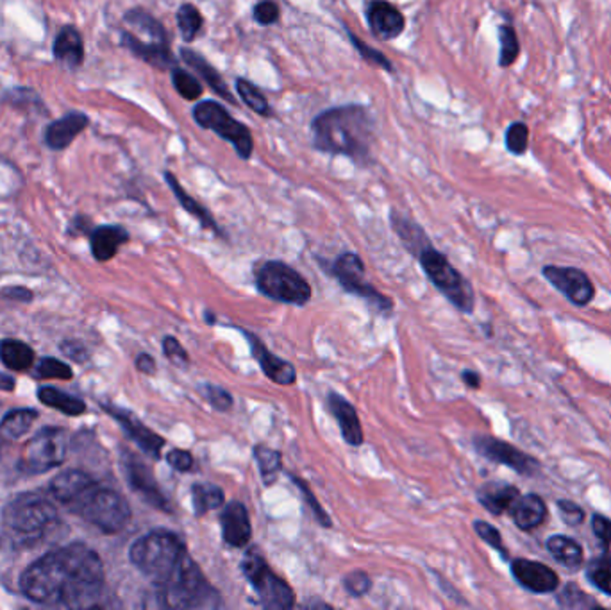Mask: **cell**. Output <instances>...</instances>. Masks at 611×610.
I'll return each mask as SVG.
<instances>
[{"label": "cell", "mask_w": 611, "mask_h": 610, "mask_svg": "<svg viewBox=\"0 0 611 610\" xmlns=\"http://www.w3.org/2000/svg\"><path fill=\"white\" fill-rule=\"evenodd\" d=\"M104 582L99 553L75 543L34 560L20 576V591L38 605L84 609L101 596Z\"/></svg>", "instance_id": "cell-1"}, {"label": "cell", "mask_w": 611, "mask_h": 610, "mask_svg": "<svg viewBox=\"0 0 611 610\" xmlns=\"http://www.w3.org/2000/svg\"><path fill=\"white\" fill-rule=\"evenodd\" d=\"M51 494L72 514L104 534L122 532L131 519L129 503L119 490L101 486L79 469L60 473L51 484Z\"/></svg>", "instance_id": "cell-2"}, {"label": "cell", "mask_w": 611, "mask_h": 610, "mask_svg": "<svg viewBox=\"0 0 611 610\" xmlns=\"http://www.w3.org/2000/svg\"><path fill=\"white\" fill-rule=\"evenodd\" d=\"M373 119L362 104H345L322 112L311 123L315 147L325 154H344L358 165L372 162Z\"/></svg>", "instance_id": "cell-3"}, {"label": "cell", "mask_w": 611, "mask_h": 610, "mask_svg": "<svg viewBox=\"0 0 611 610\" xmlns=\"http://www.w3.org/2000/svg\"><path fill=\"white\" fill-rule=\"evenodd\" d=\"M58 510L53 501L38 492H24L13 497L2 512V525L13 543L33 546L40 543L56 525Z\"/></svg>", "instance_id": "cell-4"}, {"label": "cell", "mask_w": 611, "mask_h": 610, "mask_svg": "<svg viewBox=\"0 0 611 610\" xmlns=\"http://www.w3.org/2000/svg\"><path fill=\"white\" fill-rule=\"evenodd\" d=\"M156 587L160 604L167 609H199L218 605L217 591L209 585L202 569L188 553H184L172 573Z\"/></svg>", "instance_id": "cell-5"}, {"label": "cell", "mask_w": 611, "mask_h": 610, "mask_svg": "<svg viewBox=\"0 0 611 610\" xmlns=\"http://www.w3.org/2000/svg\"><path fill=\"white\" fill-rule=\"evenodd\" d=\"M186 551L183 539L170 530H152L141 536L129 549L131 562L156 585L161 584L179 564Z\"/></svg>", "instance_id": "cell-6"}, {"label": "cell", "mask_w": 611, "mask_h": 610, "mask_svg": "<svg viewBox=\"0 0 611 610\" xmlns=\"http://www.w3.org/2000/svg\"><path fill=\"white\" fill-rule=\"evenodd\" d=\"M257 290L285 305L305 306L311 300V285L305 276L285 261L270 260L256 269Z\"/></svg>", "instance_id": "cell-7"}, {"label": "cell", "mask_w": 611, "mask_h": 610, "mask_svg": "<svg viewBox=\"0 0 611 610\" xmlns=\"http://www.w3.org/2000/svg\"><path fill=\"white\" fill-rule=\"evenodd\" d=\"M421 265L429 281L460 311L472 313L476 306V294L467 278L447 260L445 254L434 247H426L419 254Z\"/></svg>", "instance_id": "cell-8"}, {"label": "cell", "mask_w": 611, "mask_h": 610, "mask_svg": "<svg viewBox=\"0 0 611 610\" xmlns=\"http://www.w3.org/2000/svg\"><path fill=\"white\" fill-rule=\"evenodd\" d=\"M242 571L265 609L288 610L296 607L294 589L270 569L257 548L247 551Z\"/></svg>", "instance_id": "cell-9"}, {"label": "cell", "mask_w": 611, "mask_h": 610, "mask_svg": "<svg viewBox=\"0 0 611 610\" xmlns=\"http://www.w3.org/2000/svg\"><path fill=\"white\" fill-rule=\"evenodd\" d=\"M191 117L200 127L209 129L222 140L229 142L242 160L252 158L254 140L250 129L245 123L235 121L220 103L217 101L197 103L191 110Z\"/></svg>", "instance_id": "cell-10"}, {"label": "cell", "mask_w": 611, "mask_h": 610, "mask_svg": "<svg viewBox=\"0 0 611 610\" xmlns=\"http://www.w3.org/2000/svg\"><path fill=\"white\" fill-rule=\"evenodd\" d=\"M68 451V433L63 428H44L24 448L18 469L24 475H42L60 467Z\"/></svg>", "instance_id": "cell-11"}, {"label": "cell", "mask_w": 611, "mask_h": 610, "mask_svg": "<svg viewBox=\"0 0 611 610\" xmlns=\"http://www.w3.org/2000/svg\"><path fill=\"white\" fill-rule=\"evenodd\" d=\"M333 276L340 281V285L347 292L364 298L377 313L383 315L392 313L393 303L368 283L365 278V263L356 252L340 254L333 263Z\"/></svg>", "instance_id": "cell-12"}, {"label": "cell", "mask_w": 611, "mask_h": 610, "mask_svg": "<svg viewBox=\"0 0 611 610\" xmlns=\"http://www.w3.org/2000/svg\"><path fill=\"white\" fill-rule=\"evenodd\" d=\"M474 448L478 449L481 457L489 458L490 462L508 466L509 469H513L515 473L522 477L540 475V469H542L540 462L535 457L526 455L524 451H520L509 442H504L500 438L489 437V435H480L474 438Z\"/></svg>", "instance_id": "cell-13"}, {"label": "cell", "mask_w": 611, "mask_h": 610, "mask_svg": "<svg viewBox=\"0 0 611 610\" xmlns=\"http://www.w3.org/2000/svg\"><path fill=\"white\" fill-rule=\"evenodd\" d=\"M544 278L550 285L561 292L570 303L576 306H587L596 298V287L587 272L576 267H558L548 265L542 271Z\"/></svg>", "instance_id": "cell-14"}, {"label": "cell", "mask_w": 611, "mask_h": 610, "mask_svg": "<svg viewBox=\"0 0 611 610\" xmlns=\"http://www.w3.org/2000/svg\"><path fill=\"white\" fill-rule=\"evenodd\" d=\"M122 464L127 482H129L132 490H136L147 503H150L158 510L172 512V505L169 503L167 496L158 486L152 471L149 469V466L141 458L125 451L122 457Z\"/></svg>", "instance_id": "cell-15"}, {"label": "cell", "mask_w": 611, "mask_h": 610, "mask_svg": "<svg viewBox=\"0 0 611 610\" xmlns=\"http://www.w3.org/2000/svg\"><path fill=\"white\" fill-rule=\"evenodd\" d=\"M511 575L520 587L535 595H549L559 585V576L556 571L537 560L515 558L511 562Z\"/></svg>", "instance_id": "cell-16"}, {"label": "cell", "mask_w": 611, "mask_h": 610, "mask_svg": "<svg viewBox=\"0 0 611 610\" xmlns=\"http://www.w3.org/2000/svg\"><path fill=\"white\" fill-rule=\"evenodd\" d=\"M368 27L379 40H393L406 27L404 15L386 0H370L365 7Z\"/></svg>", "instance_id": "cell-17"}, {"label": "cell", "mask_w": 611, "mask_h": 610, "mask_svg": "<svg viewBox=\"0 0 611 610\" xmlns=\"http://www.w3.org/2000/svg\"><path fill=\"white\" fill-rule=\"evenodd\" d=\"M222 537L233 548H245L252 539V525L248 510L242 501H231L220 514Z\"/></svg>", "instance_id": "cell-18"}, {"label": "cell", "mask_w": 611, "mask_h": 610, "mask_svg": "<svg viewBox=\"0 0 611 610\" xmlns=\"http://www.w3.org/2000/svg\"><path fill=\"white\" fill-rule=\"evenodd\" d=\"M104 410L115 418L123 429L127 431V435L152 458H160L161 457V449L165 446V438L161 435H158L156 431H152L150 428L145 427L141 421H138L131 412L123 410V408H117L112 405H104Z\"/></svg>", "instance_id": "cell-19"}, {"label": "cell", "mask_w": 611, "mask_h": 610, "mask_svg": "<svg viewBox=\"0 0 611 610\" xmlns=\"http://www.w3.org/2000/svg\"><path fill=\"white\" fill-rule=\"evenodd\" d=\"M248 344H250V351H252V357L256 359V362L261 367V370L265 372V376L277 383V385H294L296 379H297V370L296 367L292 366L290 362L272 355L268 351V348L252 333L248 331H244Z\"/></svg>", "instance_id": "cell-20"}, {"label": "cell", "mask_w": 611, "mask_h": 610, "mask_svg": "<svg viewBox=\"0 0 611 610\" xmlns=\"http://www.w3.org/2000/svg\"><path fill=\"white\" fill-rule=\"evenodd\" d=\"M327 405H329V410H331L333 418L340 425L344 440L349 446H362L365 442V433H364V428H362L354 405L349 403L338 392H331L327 396Z\"/></svg>", "instance_id": "cell-21"}, {"label": "cell", "mask_w": 611, "mask_h": 610, "mask_svg": "<svg viewBox=\"0 0 611 610\" xmlns=\"http://www.w3.org/2000/svg\"><path fill=\"white\" fill-rule=\"evenodd\" d=\"M122 45L129 49L136 58L141 62L149 63L150 66L158 70H172L178 66V58L170 51V45L165 44H156V42H141L138 36L131 33H122Z\"/></svg>", "instance_id": "cell-22"}, {"label": "cell", "mask_w": 611, "mask_h": 610, "mask_svg": "<svg viewBox=\"0 0 611 610\" xmlns=\"http://www.w3.org/2000/svg\"><path fill=\"white\" fill-rule=\"evenodd\" d=\"M88 123H90V119L84 113H79V112L66 113L60 121H54L47 125L44 142L53 151H63L88 127Z\"/></svg>", "instance_id": "cell-23"}, {"label": "cell", "mask_w": 611, "mask_h": 610, "mask_svg": "<svg viewBox=\"0 0 611 610\" xmlns=\"http://www.w3.org/2000/svg\"><path fill=\"white\" fill-rule=\"evenodd\" d=\"M509 516L515 521L517 528L524 532L537 530L544 521L548 519V505L538 494H528L519 496L517 501L509 508Z\"/></svg>", "instance_id": "cell-24"}, {"label": "cell", "mask_w": 611, "mask_h": 610, "mask_svg": "<svg viewBox=\"0 0 611 610\" xmlns=\"http://www.w3.org/2000/svg\"><path fill=\"white\" fill-rule=\"evenodd\" d=\"M179 54H181V60L191 70H195L217 95H220V99H224L228 103H235V95L229 90L228 83L224 81V77L220 75V72L211 63L208 62L204 56H200L199 53H195L191 49H186V47H183L179 51Z\"/></svg>", "instance_id": "cell-25"}, {"label": "cell", "mask_w": 611, "mask_h": 610, "mask_svg": "<svg viewBox=\"0 0 611 610\" xmlns=\"http://www.w3.org/2000/svg\"><path fill=\"white\" fill-rule=\"evenodd\" d=\"M129 242V233L122 226H101L90 235V245L95 260L108 261L117 256L119 249Z\"/></svg>", "instance_id": "cell-26"}, {"label": "cell", "mask_w": 611, "mask_h": 610, "mask_svg": "<svg viewBox=\"0 0 611 610\" xmlns=\"http://www.w3.org/2000/svg\"><path fill=\"white\" fill-rule=\"evenodd\" d=\"M53 54L58 62L70 68H77L84 62V42L81 33L73 25H66L54 38Z\"/></svg>", "instance_id": "cell-27"}, {"label": "cell", "mask_w": 611, "mask_h": 610, "mask_svg": "<svg viewBox=\"0 0 611 610\" xmlns=\"http://www.w3.org/2000/svg\"><path fill=\"white\" fill-rule=\"evenodd\" d=\"M519 496H520V490L515 486L497 484V482L483 486L478 492L480 503L493 516H502L509 512L511 505L517 501Z\"/></svg>", "instance_id": "cell-28"}, {"label": "cell", "mask_w": 611, "mask_h": 610, "mask_svg": "<svg viewBox=\"0 0 611 610\" xmlns=\"http://www.w3.org/2000/svg\"><path fill=\"white\" fill-rule=\"evenodd\" d=\"M165 182L169 183L170 190H172L174 195L178 197L179 204L183 206L184 210H186L191 217H195V219L200 222L202 228L211 230L215 235H222V230H220V226L217 224V221L213 219V215L209 213V210L204 208L202 204H199L189 193H186L183 184L179 183V180H178L172 172H169V171L165 172Z\"/></svg>", "instance_id": "cell-29"}, {"label": "cell", "mask_w": 611, "mask_h": 610, "mask_svg": "<svg viewBox=\"0 0 611 610\" xmlns=\"http://www.w3.org/2000/svg\"><path fill=\"white\" fill-rule=\"evenodd\" d=\"M550 556L567 569H579L583 566V548L577 541L567 536H550L546 543Z\"/></svg>", "instance_id": "cell-30"}, {"label": "cell", "mask_w": 611, "mask_h": 610, "mask_svg": "<svg viewBox=\"0 0 611 610\" xmlns=\"http://www.w3.org/2000/svg\"><path fill=\"white\" fill-rule=\"evenodd\" d=\"M390 221H392V226H393L395 233L402 241V244L406 245L413 254L419 256L426 247L431 245L424 230L421 226H417L412 219H408V217H404L397 212H392Z\"/></svg>", "instance_id": "cell-31"}, {"label": "cell", "mask_w": 611, "mask_h": 610, "mask_svg": "<svg viewBox=\"0 0 611 610\" xmlns=\"http://www.w3.org/2000/svg\"><path fill=\"white\" fill-rule=\"evenodd\" d=\"M125 24H129L132 29L136 31H141L143 34H147L150 38V42H156V44H165L169 45V34H167V29L163 27L161 22H158L150 13H147L145 9L141 7H134V9H129L123 16Z\"/></svg>", "instance_id": "cell-32"}, {"label": "cell", "mask_w": 611, "mask_h": 610, "mask_svg": "<svg viewBox=\"0 0 611 610\" xmlns=\"http://www.w3.org/2000/svg\"><path fill=\"white\" fill-rule=\"evenodd\" d=\"M36 419L38 412L33 408H18L5 414V418L0 421V444L16 440L25 435Z\"/></svg>", "instance_id": "cell-33"}, {"label": "cell", "mask_w": 611, "mask_h": 610, "mask_svg": "<svg viewBox=\"0 0 611 610\" xmlns=\"http://www.w3.org/2000/svg\"><path fill=\"white\" fill-rule=\"evenodd\" d=\"M0 362L11 370H27L34 366V351L20 340L5 339L0 342Z\"/></svg>", "instance_id": "cell-34"}, {"label": "cell", "mask_w": 611, "mask_h": 610, "mask_svg": "<svg viewBox=\"0 0 611 610\" xmlns=\"http://www.w3.org/2000/svg\"><path fill=\"white\" fill-rule=\"evenodd\" d=\"M38 399L51 407V408H56L60 410L63 414L66 416H81L84 414L86 410V403L79 398H73V396H68L66 392H63L60 389H54V387H44L38 390Z\"/></svg>", "instance_id": "cell-35"}, {"label": "cell", "mask_w": 611, "mask_h": 610, "mask_svg": "<svg viewBox=\"0 0 611 610\" xmlns=\"http://www.w3.org/2000/svg\"><path fill=\"white\" fill-rule=\"evenodd\" d=\"M224 490L213 484H193L191 486V501L195 516H206L208 512L220 508L224 505Z\"/></svg>", "instance_id": "cell-36"}, {"label": "cell", "mask_w": 611, "mask_h": 610, "mask_svg": "<svg viewBox=\"0 0 611 610\" xmlns=\"http://www.w3.org/2000/svg\"><path fill=\"white\" fill-rule=\"evenodd\" d=\"M237 92L240 95V99L244 101L245 104L254 112L257 113L259 117H272L274 112L267 101V97L261 93V90L250 83L248 79H244V77H238L237 79Z\"/></svg>", "instance_id": "cell-37"}, {"label": "cell", "mask_w": 611, "mask_h": 610, "mask_svg": "<svg viewBox=\"0 0 611 610\" xmlns=\"http://www.w3.org/2000/svg\"><path fill=\"white\" fill-rule=\"evenodd\" d=\"M254 457H256V462L259 466V471H261V477L265 480L267 486L274 484V480L277 478L281 467H283V455L277 451V449H272L268 446H256L254 448Z\"/></svg>", "instance_id": "cell-38"}, {"label": "cell", "mask_w": 611, "mask_h": 610, "mask_svg": "<svg viewBox=\"0 0 611 610\" xmlns=\"http://www.w3.org/2000/svg\"><path fill=\"white\" fill-rule=\"evenodd\" d=\"M176 18H178V25H179L184 42L191 44L204 25V18H202L200 11L193 4L186 2L178 9Z\"/></svg>", "instance_id": "cell-39"}, {"label": "cell", "mask_w": 611, "mask_h": 610, "mask_svg": "<svg viewBox=\"0 0 611 610\" xmlns=\"http://www.w3.org/2000/svg\"><path fill=\"white\" fill-rule=\"evenodd\" d=\"M587 580L601 593L611 596V556L592 558L587 566Z\"/></svg>", "instance_id": "cell-40"}, {"label": "cell", "mask_w": 611, "mask_h": 610, "mask_svg": "<svg viewBox=\"0 0 611 610\" xmlns=\"http://www.w3.org/2000/svg\"><path fill=\"white\" fill-rule=\"evenodd\" d=\"M556 602L561 609H601V605L592 596H588L572 582L563 587V591L556 596Z\"/></svg>", "instance_id": "cell-41"}, {"label": "cell", "mask_w": 611, "mask_h": 610, "mask_svg": "<svg viewBox=\"0 0 611 610\" xmlns=\"http://www.w3.org/2000/svg\"><path fill=\"white\" fill-rule=\"evenodd\" d=\"M170 72H172V74H170V75H172V84H174L176 92H178L183 99L189 101V103H193V101H199V99L202 97L204 88H202V84L199 83V79H197L195 75H191L189 72H186V70L181 68L179 64L174 66Z\"/></svg>", "instance_id": "cell-42"}, {"label": "cell", "mask_w": 611, "mask_h": 610, "mask_svg": "<svg viewBox=\"0 0 611 610\" xmlns=\"http://www.w3.org/2000/svg\"><path fill=\"white\" fill-rule=\"evenodd\" d=\"M499 42H500V56H499V64L500 66H509L517 62L520 54V44L517 38V33L509 25H500L499 27Z\"/></svg>", "instance_id": "cell-43"}, {"label": "cell", "mask_w": 611, "mask_h": 610, "mask_svg": "<svg viewBox=\"0 0 611 610\" xmlns=\"http://www.w3.org/2000/svg\"><path fill=\"white\" fill-rule=\"evenodd\" d=\"M290 478L294 480V484H296L297 488L301 490V494H303V497H305L306 505L311 508V512H313L315 519L320 523V526H324V528H331L333 521H331L329 514L324 510V507L320 505V501L315 497V494H313L311 487L306 484L303 478H299V477H296V475H290Z\"/></svg>", "instance_id": "cell-44"}, {"label": "cell", "mask_w": 611, "mask_h": 610, "mask_svg": "<svg viewBox=\"0 0 611 610\" xmlns=\"http://www.w3.org/2000/svg\"><path fill=\"white\" fill-rule=\"evenodd\" d=\"M529 143V129L522 123H511L506 131V147L513 154H524Z\"/></svg>", "instance_id": "cell-45"}, {"label": "cell", "mask_w": 611, "mask_h": 610, "mask_svg": "<svg viewBox=\"0 0 611 610\" xmlns=\"http://www.w3.org/2000/svg\"><path fill=\"white\" fill-rule=\"evenodd\" d=\"M34 374L36 378H42V379H51V378L72 379L73 378V370L56 359L40 360L38 366L34 367Z\"/></svg>", "instance_id": "cell-46"}, {"label": "cell", "mask_w": 611, "mask_h": 610, "mask_svg": "<svg viewBox=\"0 0 611 610\" xmlns=\"http://www.w3.org/2000/svg\"><path fill=\"white\" fill-rule=\"evenodd\" d=\"M344 589L353 596V598H362L367 596L372 589V578L368 576V573L356 569L351 571L345 578H344Z\"/></svg>", "instance_id": "cell-47"}, {"label": "cell", "mask_w": 611, "mask_h": 610, "mask_svg": "<svg viewBox=\"0 0 611 610\" xmlns=\"http://www.w3.org/2000/svg\"><path fill=\"white\" fill-rule=\"evenodd\" d=\"M202 394H204V398L208 399V403H209L215 410H218V412H228V410H231L233 405H235L233 396H231L226 389H222V387H217V385H209V383H208V385L202 389Z\"/></svg>", "instance_id": "cell-48"}, {"label": "cell", "mask_w": 611, "mask_h": 610, "mask_svg": "<svg viewBox=\"0 0 611 610\" xmlns=\"http://www.w3.org/2000/svg\"><path fill=\"white\" fill-rule=\"evenodd\" d=\"M349 38H351V42L354 44V47H356V51L362 54V58L364 60H367V62L373 63L375 66H379V68H383V70H386V72H393L395 68H393V64H392V62L383 54V53H379V51H375V49H372V47H368L367 44H364L360 38H356L351 31H349Z\"/></svg>", "instance_id": "cell-49"}, {"label": "cell", "mask_w": 611, "mask_h": 610, "mask_svg": "<svg viewBox=\"0 0 611 610\" xmlns=\"http://www.w3.org/2000/svg\"><path fill=\"white\" fill-rule=\"evenodd\" d=\"M474 530H476V534H478L489 546L497 549V551L502 555V558H508V548L504 546L502 536H500V532H499L495 526H491L487 521H476V523H474Z\"/></svg>", "instance_id": "cell-50"}, {"label": "cell", "mask_w": 611, "mask_h": 610, "mask_svg": "<svg viewBox=\"0 0 611 610\" xmlns=\"http://www.w3.org/2000/svg\"><path fill=\"white\" fill-rule=\"evenodd\" d=\"M252 15L259 25H274L279 20V5L274 0H261L254 5Z\"/></svg>", "instance_id": "cell-51"}, {"label": "cell", "mask_w": 611, "mask_h": 610, "mask_svg": "<svg viewBox=\"0 0 611 610\" xmlns=\"http://www.w3.org/2000/svg\"><path fill=\"white\" fill-rule=\"evenodd\" d=\"M592 530L606 555L611 556V519L603 514L592 516Z\"/></svg>", "instance_id": "cell-52"}, {"label": "cell", "mask_w": 611, "mask_h": 610, "mask_svg": "<svg viewBox=\"0 0 611 610\" xmlns=\"http://www.w3.org/2000/svg\"><path fill=\"white\" fill-rule=\"evenodd\" d=\"M163 353L174 366L184 367L189 364V357L183 348V344L176 337H165L163 339Z\"/></svg>", "instance_id": "cell-53"}, {"label": "cell", "mask_w": 611, "mask_h": 610, "mask_svg": "<svg viewBox=\"0 0 611 610\" xmlns=\"http://www.w3.org/2000/svg\"><path fill=\"white\" fill-rule=\"evenodd\" d=\"M558 508H559L561 519L568 526H579V525H583V521H585V510L577 503H574L570 499H559L558 501Z\"/></svg>", "instance_id": "cell-54"}, {"label": "cell", "mask_w": 611, "mask_h": 610, "mask_svg": "<svg viewBox=\"0 0 611 610\" xmlns=\"http://www.w3.org/2000/svg\"><path fill=\"white\" fill-rule=\"evenodd\" d=\"M167 462L179 473H188L193 469V455L184 449H172L167 455Z\"/></svg>", "instance_id": "cell-55"}, {"label": "cell", "mask_w": 611, "mask_h": 610, "mask_svg": "<svg viewBox=\"0 0 611 610\" xmlns=\"http://www.w3.org/2000/svg\"><path fill=\"white\" fill-rule=\"evenodd\" d=\"M62 349L64 351L66 357H70V359H73L77 362H82L86 359V349L81 344H77V342L68 340V342L63 344Z\"/></svg>", "instance_id": "cell-56"}, {"label": "cell", "mask_w": 611, "mask_h": 610, "mask_svg": "<svg viewBox=\"0 0 611 610\" xmlns=\"http://www.w3.org/2000/svg\"><path fill=\"white\" fill-rule=\"evenodd\" d=\"M136 367L143 374H154L156 372V360L147 353H140L136 357Z\"/></svg>", "instance_id": "cell-57"}, {"label": "cell", "mask_w": 611, "mask_h": 610, "mask_svg": "<svg viewBox=\"0 0 611 610\" xmlns=\"http://www.w3.org/2000/svg\"><path fill=\"white\" fill-rule=\"evenodd\" d=\"M4 298H9V300H15V301H31L33 300V294L31 290L27 289H7L4 290Z\"/></svg>", "instance_id": "cell-58"}, {"label": "cell", "mask_w": 611, "mask_h": 610, "mask_svg": "<svg viewBox=\"0 0 611 610\" xmlns=\"http://www.w3.org/2000/svg\"><path fill=\"white\" fill-rule=\"evenodd\" d=\"M461 379L470 389H480L481 387V376L476 370H463L461 372Z\"/></svg>", "instance_id": "cell-59"}, {"label": "cell", "mask_w": 611, "mask_h": 610, "mask_svg": "<svg viewBox=\"0 0 611 610\" xmlns=\"http://www.w3.org/2000/svg\"><path fill=\"white\" fill-rule=\"evenodd\" d=\"M13 389H15V379L11 376L0 372V390H7L9 392Z\"/></svg>", "instance_id": "cell-60"}, {"label": "cell", "mask_w": 611, "mask_h": 610, "mask_svg": "<svg viewBox=\"0 0 611 610\" xmlns=\"http://www.w3.org/2000/svg\"><path fill=\"white\" fill-rule=\"evenodd\" d=\"M204 317H206L209 322H215V317H213V313H209V311H208Z\"/></svg>", "instance_id": "cell-61"}]
</instances>
